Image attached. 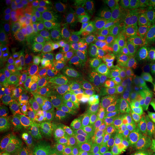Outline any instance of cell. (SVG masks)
<instances>
[{
  "label": "cell",
  "instance_id": "obj_1",
  "mask_svg": "<svg viewBox=\"0 0 155 155\" xmlns=\"http://www.w3.org/2000/svg\"><path fill=\"white\" fill-rule=\"evenodd\" d=\"M108 52L131 54L149 57L152 51V42L139 29L134 26L114 28L104 34Z\"/></svg>",
  "mask_w": 155,
  "mask_h": 155
},
{
  "label": "cell",
  "instance_id": "obj_2",
  "mask_svg": "<svg viewBox=\"0 0 155 155\" xmlns=\"http://www.w3.org/2000/svg\"><path fill=\"white\" fill-rule=\"evenodd\" d=\"M128 96L137 104H146L155 96L151 69L141 70L126 75Z\"/></svg>",
  "mask_w": 155,
  "mask_h": 155
},
{
  "label": "cell",
  "instance_id": "obj_3",
  "mask_svg": "<svg viewBox=\"0 0 155 155\" xmlns=\"http://www.w3.org/2000/svg\"><path fill=\"white\" fill-rule=\"evenodd\" d=\"M0 104L1 111L16 112L22 106L20 91L12 78L8 65L5 61H2L0 75Z\"/></svg>",
  "mask_w": 155,
  "mask_h": 155
},
{
  "label": "cell",
  "instance_id": "obj_4",
  "mask_svg": "<svg viewBox=\"0 0 155 155\" xmlns=\"http://www.w3.org/2000/svg\"><path fill=\"white\" fill-rule=\"evenodd\" d=\"M108 58L114 71L121 75H127L141 70L151 69L152 66L150 58L144 56L108 52Z\"/></svg>",
  "mask_w": 155,
  "mask_h": 155
},
{
  "label": "cell",
  "instance_id": "obj_5",
  "mask_svg": "<svg viewBox=\"0 0 155 155\" xmlns=\"http://www.w3.org/2000/svg\"><path fill=\"white\" fill-rule=\"evenodd\" d=\"M131 106L129 101L116 105L104 127V133L116 134L129 129L131 127Z\"/></svg>",
  "mask_w": 155,
  "mask_h": 155
},
{
  "label": "cell",
  "instance_id": "obj_6",
  "mask_svg": "<svg viewBox=\"0 0 155 155\" xmlns=\"http://www.w3.org/2000/svg\"><path fill=\"white\" fill-rule=\"evenodd\" d=\"M113 109L85 105L81 113V125L86 130L104 129Z\"/></svg>",
  "mask_w": 155,
  "mask_h": 155
},
{
  "label": "cell",
  "instance_id": "obj_7",
  "mask_svg": "<svg viewBox=\"0 0 155 155\" xmlns=\"http://www.w3.org/2000/svg\"><path fill=\"white\" fill-rule=\"evenodd\" d=\"M28 80L34 87L52 74L55 66L47 54L29 58Z\"/></svg>",
  "mask_w": 155,
  "mask_h": 155
},
{
  "label": "cell",
  "instance_id": "obj_8",
  "mask_svg": "<svg viewBox=\"0 0 155 155\" xmlns=\"http://www.w3.org/2000/svg\"><path fill=\"white\" fill-rule=\"evenodd\" d=\"M98 85L111 95L114 101L118 104L128 102V93L126 81L121 75L112 72L109 75L98 80Z\"/></svg>",
  "mask_w": 155,
  "mask_h": 155
},
{
  "label": "cell",
  "instance_id": "obj_9",
  "mask_svg": "<svg viewBox=\"0 0 155 155\" xmlns=\"http://www.w3.org/2000/svg\"><path fill=\"white\" fill-rule=\"evenodd\" d=\"M34 91L40 100L50 105H58L65 98L62 91L54 79L53 74L45 78L34 87Z\"/></svg>",
  "mask_w": 155,
  "mask_h": 155
},
{
  "label": "cell",
  "instance_id": "obj_10",
  "mask_svg": "<svg viewBox=\"0 0 155 155\" xmlns=\"http://www.w3.org/2000/svg\"><path fill=\"white\" fill-rule=\"evenodd\" d=\"M13 55L8 60V68L12 78L13 79L19 91L26 93L27 80L28 79V70L27 61H29L28 55Z\"/></svg>",
  "mask_w": 155,
  "mask_h": 155
},
{
  "label": "cell",
  "instance_id": "obj_11",
  "mask_svg": "<svg viewBox=\"0 0 155 155\" xmlns=\"http://www.w3.org/2000/svg\"><path fill=\"white\" fill-rule=\"evenodd\" d=\"M105 147H111L117 150L124 151L131 155L135 150V139L133 134L129 131H122L116 134L104 133L100 137Z\"/></svg>",
  "mask_w": 155,
  "mask_h": 155
},
{
  "label": "cell",
  "instance_id": "obj_12",
  "mask_svg": "<svg viewBox=\"0 0 155 155\" xmlns=\"http://www.w3.org/2000/svg\"><path fill=\"white\" fill-rule=\"evenodd\" d=\"M81 95L85 105L101 108H112L116 105L111 95L98 84L85 89Z\"/></svg>",
  "mask_w": 155,
  "mask_h": 155
},
{
  "label": "cell",
  "instance_id": "obj_13",
  "mask_svg": "<svg viewBox=\"0 0 155 155\" xmlns=\"http://www.w3.org/2000/svg\"><path fill=\"white\" fill-rule=\"evenodd\" d=\"M65 70L68 81V90L67 95L70 96L75 94H81L85 89H86L81 60L68 64L65 65Z\"/></svg>",
  "mask_w": 155,
  "mask_h": 155
},
{
  "label": "cell",
  "instance_id": "obj_14",
  "mask_svg": "<svg viewBox=\"0 0 155 155\" xmlns=\"http://www.w3.org/2000/svg\"><path fill=\"white\" fill-rule=\"evenodd\" d=\"M132 16L140 28L155 32V6L149 2L139 4L134 9Z\"/></svg>",
  "mask_w": 155,
  "mask_h": 155
},
{
  "label": "cell",
  "instance_id": "obj_15",
  "mask_svg": "<svg viewBox=\"0 0 155 155\" xmlns=\"http://www.w3.org/2000/svg\"><path fill=\"white\" fill-rule=\"evenodd\" d=\"M85 21L90 23L104 34L114 28L127 26L131 22V18L128 16H95Z\"/></svg>",
  "mask_w": 155,
  "mask_h": 155
},
{
  "label": "cell",
  "instance_id": "obj_16",
  "mask_svg": "<svg viewBox=\"0 0 155 155\" xmlns=\"http://www.w3.org/2000/svg\"><path fill=\"white\" fill-rule=\"evenodd\" d=\"M129 7L128 3L120 0H106L101 1L96 16H127Z\"/></svg>",
  "mask_w": 155,
  "mask_h": 155
},
{
  "label": "cell",
  "instance_id": "obj_17",
  "mask_svg": "<svg viewBox=\"0 0 155 155\" xmlns=\"http://www.w3.org/2000/svg\"><path fill=\"white\" fill-rule=\"evenodd\" d=\"M83 31L86 34L90 40L92 46L93 53L96 55L108 54L107 49L104 42V33L86 21H83Z\"/></svg>",
  "mask_w": 155,
  "mask_h": 155
},
{
  "label": "cell",
  "instance_id": "obj_18",
  "mask_svg": "<svg viewBox=\"0 0 155 155\" xmlns=\"http://www.w3.org/2000/svg\"><path fill=\"white\" fill-rule=\"evenodd\" d=\"M85 139L81 133L67 134L62 141V155H82L81 152Z\"/></svg>",
  "mask_w": 155,
  "mask_h": 155
},
{
  "label": "cell",
  "instance_id": "obj_19",
  "mask_svg": "<svg viewBox=\"0 0 155 155\" xmlns=\"http://www.w3.org/2000/svg\"><path fill=\"white\" fill-rule=\"evenodd\" d=\"M7 132L6 138V150L7 155H14L19 152L24 142L25 134L23 129H15Z\"/></svg>",
  "mask_w": 155,
  "mask_h": 155
},
{
  "label": "cell",
  "instance_id": "obj_20",
  "mask_svg": "<svg viewBox=\"0 0 155 155\" xmlns=\"http://www.w3.org/2000/svg\"><path fill=\"white\" fill-rule=\"evenodd\" d=\"M93 65L95 75L98 80L109 75L113 70L108 58V54L93 55Z\"/></svg>",
  "mask_w": 155,
  "mask_h": 155
},
{
  "label": "cell",
  "instance_id": "obj_21",
  "mask_svg": "<svg viewBox=\"0 0 155 155\" xmlns=\"http://www.w3.org/2000/svg\"><path fill=\"white\" fill-rule=\"evenodd\" d=\"M66 47V44L61 38L50 40L47 42L46 54L55 63L63 57Z\"/></svg>",
  "mask_w": 155,
  "mask_h": 155
},
{
  "label": "cell",
  "instance_id": "obj_22",
  "mask_svg": "<svg viewBox=\"0 0 155 155\" xmlns=\"http://www.w3.org/2000/svg\"><path fill=\"white\" fill-rule=\"evenodd\" d=\"M81 67L85 78L86 88L98 84V80L96 78L93 65V55L88 58H81Z\"/></svg>",
  "mask_w": 155,
  "mask_h": 155
},
{
  "label": "cell",
  "instance_id": "obj_23",
  "mask_svg": "<svg viewBox=\"0 0 155 155\" xmlns=\"http://www.w3.org/2000/svg\"><path fill=\"white\" fill-rule=\"evenodd\" d=\"M47 42L42 39L27 38V53L31 57H37L46 53Z\"/></svg>",
  "mask_w": 155,
  "mask_h": 155
},
{
  "label": "cell",
  "instance_id": "obj_24",
  "mask_svg": "<svg viewBox=\"0 0 155 155\" xmlns=\"http://www.w3.org/2000/svg\"><path fill=\"white\" fill-rule=\"evenodd\" d=\"M103 144L100 138L86 139L83 144L82 155H102Z\"/></svg>",
  "mask_w": 155,
  "mask_h": 155
},
{
  "label": "cell",
  "instance_id": "obj_25",
  "mask_svg": "<svg viewBox=\"0 0 155 155\" xmlns=\"http://www.w3.org/2000/svg\"><path fill=\"white\" fill-rule=\"evenodd\" d=\"M0 117L2 118L6 131L22 128V120L16 112H4L1 111Z\"/></svg>",
  "mask_w": 155,
  "mask_h": 155
},
{
  "label": "cell",
  "instance_id": "obj_26",
  "mask_svg": "<svg viewBox=\"0 0 155 155\" xmlns=\"http://www.w3.org/2000/svg\"><path fill=\"white\" fill-rule=\"evenodd\" d=\"M138 147L143 152L155 153V131L150 130L143 133L139 138Z\"/></svg>",
  "mask_w": 155,
  "mask_h": 155
},
{
  "label": "cell",
  "instance_id": "obj_27",
  "mask_svg": "<svg viewBox=\"0 0 155 155\" xmlns=\"http://www.w3.org/2000/svg\"><path fill=\"white\" fill-rule=\"evenodd\" d=\"M27 18L30 24L33 27H41L44 24L42 11L39 8L37 1H30L27 12Z\"/></svg>",
  "mask_w": 155,
  "mask_h": 155
},
{
  "label": "cell",
  "instance_id": "obj_28",
  "mask_svg": "<svg viewBox=\"0 0 155 155\" xmlns=\"http://www.w3.org/2000/svg\"><path fill=\"white\" fill-rule=\"evenodd\" d=\"M53 127H49L46 129L36 131L32 135V143L37 150L46 146L51 137Z\"/></svg>",
  "mask_w": 155,
  "mask_h": 155
},
{
  "label": "cell",
  "instance_id": "obj_29",
  "mask_svg": "<svg viewBox=\"0 0 155 155\" xmlns=\"http://www.w3.org/2000/svg\"><path fill=\"white\" fill-rule=\"evenodd\" d=\"M99 3V1L89 0V1H84L82 5L79 6V12L83 21L88 20L96 16Z\"/></svg>",
  "mask_w": 155,
  "mask_h": 155
},
{
  "label": "cell",
  "instance_id": "obj_30",
  "mask_svg": "<svg viewBox=\"0 0 155 155\" xmlns=\"http://www.w3.org/2000/svg\"><path fill=\"white\" fill-rule=\"evenodd\" d=\"M9 50L14 55H23L27 51V36H12L8 43Z\"/></svg>",
  "mask_w": 155,
  "mask_h": 155
},
{
  "label": "cell",
  "instance_id": "obj_31",
  "mask_svg": "<svg viewBox=\"0 0 155 155\" xmlns=\"http://www.w3.org/2000/svg\"><path fill=\"white\" fill-rule=\"evenodd\" d=\"M47 145L51 151L52 155H62L63 154L61 135L60 129L58 127L53 128L51 137Z\"/></svg>",
  "mask_w": 155,
  "mask_h": 155
},
{
  "label": "cell",
  "instance_id": "obj_32",
  "mask_svg": "<svg viewBox=\"0 0 155 155\" xmlns=\"http://www.w3.org/2000/svg\"><path fill=\"white\" fill-rule=\"evenodd\" d=\"M30 22L28 19L20 17L13 22L9 29V34L12 36L26 35L28 29L30 28Z\"/></svg>",
  "mask_w": 155,
  "mask_h": 155
},
{
  "label": "cell",
  "instance_id": "obj_33",
  "mask_svg": "<svg viewBox=\"0 0 155 155\" xmlns=\"http://www.w3.org/2000/svg\"><path fill=\"white\" fill-rule=\"evenodd\" d=\"M81 33L71 31L61 30L60 37L66 44L67 47L73 49H78L81 42Z\"/></svg>",
  "mask_w": 155,
  "mask_h": 155
},
{
  "label": "cell",
  "instance_id": "obj_34",
  "mask_svg": "<svg viewBox=\"0 0 155 155\" xmlns=\"http://www.w3.org/2000/svg\"><path fill=\"white\" fill-rule=\"evenodd\" d=\"M131 126L138 124L150 117L148 112L143 104L132 105L131 108Z\"/></svg>",
  "mask_w": 155,
  "mask_h": 155
},
{
  "label": "cell",
  "instance_id": "obj_35",
  "mask_svg": "<svg viewBox=\"0 0 155 155\" xmlns=\"http://www.w3.org/2000/svg\"><path fill=\"white\" fill-rule=\"evenodd\" d=\"M53 75L62 91L65 95H67L68 90V81L67 73L65 68H55L53 72Z\"/></svg>",
  "mask_w": 155,
  "mask_h": 155
},
{
  "label": "cell",
  "instance_id": "obj_36",
  "mask_svg": "<svg viewBox=\"0 0 155 155\" xmlns=\"http://www.w3.org/2000/svg\"><path fill=\"white\" fill-rule=\"evenodd\" d=\"M78 50L81 58L90 57L93 55L92 53H94L90 40L83 30L81 33V42Z\"/></svg>",
  "mask_w": 155,
  "mask_h": 155
},
{
  "label": "cell",
  "instance_id": "obj_37",
  "mask_svg": "<svg viewBox=\"0 0 155 155\" xmlns=\"http://www.w3.org/2000/svg\"><path fill=\"white\" fill-rule=\"evenodd\" d=\"M81 59V57L78 49H73L71 48L66 47L63 57L61 58V62L65 67V65L68 64L72 63L73 62L78 61Z\"/></svg>",
  "mask_w": 155,
  "mask_h": 155
},
{
  "label": "cell",
  "instance_id": "obj_38",
  "mask_svg": "<svg viewBox=\"0 0 155 155\" xmlns=\"http://www.w3.org/2000/svg\"><path fill=\"white\" fill-rule=\"evenodd\" d=\"M42 15L44 22H57V21H61V22L65 17V15H63L53 7L42 12Z\"/></svg>",
  "mask_w": 155,
  "mask_h": 155
},
{
  "label": "cell",
  "instance_id": "obj_39",
  "mask_svg": "<svg viewBox=\"0 0 155 155\" xmlns=\"http://www.w3.org/2000/svg\"><path fill=\"white\" fill-rule=\"evenodd\" d=\"M72 6L73 5L71 1H68V0H55V1H53V7H52L57 9L63 15L66 16L70 9L72 7Z\"/></svg>",
  "mask_w": 155,
  "mask_h": 155
},
{
  "label": "cell",
  "instance_id": "obj_40",
  "mask_svg": "<svg viewBox=\"0 0 155 155\" xmlns=\"http://www.w3.org/2000/svg\"><path fill=\"white\" fill-rule=\"evenodd\" d=\"M27 38H30V37H32V38H37L42 39L47 42L46 41V35L45 32L43 27H33L30 26V28L28 29V32L26 34Z\"/></svg>",
  "mask_w": 155,
  "mask_h": 155
},
{
  "label": "cell",
  "instance_id": "obj_41",
  "mask_svg": "<svg viewBox=\"0 0 155 155\" xmlns=\"http://www.w3.org/2000/svg\"><path fill=\"white\" fill-rule=\"evenodd\" d=\"M18 155H36L35 149L28 138L25 139L24 142L18 152Z\"/></svg>",
  "mask_w": 155,
  "mask_h": 155
},
{
  "label": "cell",
  "instance_id": "obj_42",
  "mask_svg": "<svg viewBox=\"0 0 155 155\" xmlns=\"http://www.w3.org/2000/svg\"><path fill=\"white\" fill-rule=\"evenodd\" d=\"M30 1L29 0H15L13 1L14 9L17 14L22 15L28 12Z\"/></svg>",
  "mask_w": 155,
  "mask_h": 155
},
{
  "label": "cell",
  "instance_id": "obj_43",
  "mask_svg": "<svg viewBox=\"0 0 155 155\" xmlns=\"http://www.w3.org/2000/svg\"><path fill=\"white\" fill-rule=\"evenodd\" d=\"M143 105L148 112L150 117L152 118V119H155V99L150 101Z\"/></svg>",
  "mask_w": 155,
  "mask_h": 155
},
{
  "label": "cell",
  "instance_id": "obj_44",
  "mask_svg": "<svg viewBox=\"0 0 155 155\" xmlns=\"http://www.w3.org/2000/svg\"><path fill=\"white\" fill-rule=\"evenodd\" d=\"M102 155H129L124 151L117 150L111 147H104Z\"/></svg>",
  "mask_w": 155,
  "mask_h": 155
},
{
  "label": "cell",
  "instance_id": "obj_45",
  "mask_svg": "<svg viewBox=\"0 0 155 155\" xmlns=\"http://www.w3.org/2000/svg\"><path fill=\"white\" fill-rule=\"evenodd\" d=\"M53 1L52 0H38L37 1L39 8L42 12L47 10L53 7Z\"/></svg>",
  "mask_w": 155,
  "mask_h": 155
},
{
  "label": "cell",
  "instance_id": "obj_46",
  "mask_svg": "<svg viewBox=\"0 0 155 155\" xmlns=\"http://www.w3.org/2000/svg\"><path fill=\"white\" fill-rule=\"evenodd\" d=\"M36 155H52V152L48 145H46L37 150Z\"/></svg>",
  "mask_w": 155,
  "mask_h": 155
},
{
  "label": "cell",
  "instance_id": "obj_47",
  "mask_svg": "<svg viewBox=\"0 0 155 155\" xmlns=\"http://www.w3.org/2000/svg\"><path fill=\"white\" fill-rule=\"evenodd\" d=\"M131 155H155V153L143 152V151H141L139 149H135Z\"/></svg>",
  "mask_w": 155,
  "mask_h": 155
},
{
  "label": "cell",
  "instance_id": "obj_48",
  "mask_svg": "<svg viewBox=\"0 0 155 155\" xmlns=\"http://www.w3.org/2000/svg\"><path fill=\"white\" fill-rule=\"evenodd\" d=\"M71 2L73 6H76V7L81 6L83 2H84V1H83V0H72V1Z\"/></svg>",
  "mask_w": 155,
  "mask_h": 155
},
{
  "label": "cell",
  "instance_id": "obj_49",
  "mask_svg": "<svg viewBox=\"0 0 155 155\" xmlns=\"http://www.w3.org/2000/svg\"><path fill=\"white\" fill-rule=\"evenodd\" d=\"M149 127H150V129L151 130L155 131V119H152V121L150 122Z\"/></svg>",
  "mask_w": 155,
  "mask_h": 155
},
{
  "label": "cell",
  "instance_id": "obj_50",
  "mask_svg": "<svg viewBox=\"0 0 155 155\" xmlns=\"http://www.w3.org/2000/svg\"><path fill=\"white\" fill-rule=\"evenodd\" d=\"M152 82H153V88H154V91L155 94V70L152 74Z\"/></svg>",
  "mask_w": 155,
  "mask_h": 155
}]
</instances>
